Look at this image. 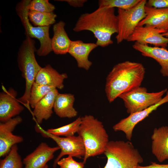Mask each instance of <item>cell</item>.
Here are the masks:
<instances>
[{"mask_svg": "<svg viewBox=\"0 0 168 168\" xmlns=\"http://www.w3.org/2000/svg\"><path fill=\"white\" fill-rule=\"evenodd\" d=\"M115 8L98 7L91 13L81 15L73 28L75 32H91L98 46L104 47L113 44L112 35L118 32V20Z\"/></svg>", "mask_w": 168, "mask_h": 168, "instance_id": "cell-1", "label": "cell"}, {"mask_svg": "<svg viewBox=\"0 0 168 168\" xmlns=\"http://www.w3.org/2000/svg\"><path fill=\"white\" fill-rule=\"evenodd\" d=\"M145 73V68L140 63L126 61L115 65L106 78L105 90L109 102L141 86Z\"/></svg>", "mask_w": 168, "mask_h": 168, "instance_id": "cell-2", "label": "cell"}, {"mask_svg": "<svg viewBox=\"0 0 168 168\" xmlns=\"http://www.w3.org/2000/svg\"><path fill=\"white\" fill-rule=\"evenodd\" d=\"M82 138L86 150L83 162L91 157L104 154L109 142V136L101 122L91 115L81 117L77 133Z\"/></svg>", "mask_w": 168, "mask_h": 168, "instance_id": "cell-3", "label": "cell"}, {"mask_svg": "<svg viewBox=\"0 0 168 168\" xmlns=\"http://www.w3.org/2000/svg\"><path fill=\"white\" fill-rule=\"evenodd\" d=\"M22 42L18 53L17 63L19 69L26 82L25 89L19 102L28 106L31 87L36 76L42 67L37 62L35 56L36 50L35 41L27 35Z\"/></svg>", "mask_w": 168, "mask_h": 168, "instance_id": "cell-4", "label": "cell"}, {"mask_svg": "<svg viewBox=\"0 0 168 168\" xmlns=\"http://www.w3.org/2000/svg\"><path fill=\"white\" fill-rule=\"evenodd\" d=\"M104 154L107 162L103 168H137L143 159L130 141H109Z\"/></svg>", "mask_w": 168, "mask_h": 168, "instance_id": "cell-5", "label": "cell"}, {"mask_svg": "<svg viewBox=\"0 0 168 168\" xmlns=\"http://www.w3.org/2000/svg\"><path fill=\"white\" fill-rule=\"evenodd\" d=\"M29 1L24 0L19 2L16 6V11L25 29L26 35L32 38L37 39L40 42V46L36 50L37 54L39 56H45L52 51L51 39L49 35V26H35L32 25L28 18V10L27 7Z\"/></svg>", "mask_w": 168, "mask_h": 168, "instance_id": "cell-6", "label": "cell"}, {"mask_svg": "<svg viewBox=\"0 0 168 168\" xmlns=\"http://www.w3.org/2000/svg\"><path fill=\"white\" fill-rule=\"evenodd\" d=\"M167 89L161 91L148 92L147 88L139 86L119 96L123 101L127 111L131 114L146 109L160 101Z\"/></svg>", "mask_w": 168, "mask_h": 168, "instance_id": "cell-7", "label": "cell"}, {"mask_svg": "<svg viewBox=\"0 0 168 168\" xmlns=\"http://www.w3.org/2000/svg\"><path fill=\"white\" fill-rule=\"evenodd\" d=\"M147 2L141 0L135 7L128 10L118 8V32L115 37L117 44L127 40L139 22L145 17Z\"/></svg>", "mask_w": 168, "mask_h": 168, "instance_id": "cell-8", "label": "cell"}, {"mask_svg": "<svg viewBox=\"0 0 168 168\" xmlns=\"http://www.w3.org/2000/svg\"><path fill=\"white\" fill-rule=\"evenodd\" d=\"M35 129L43 137L52 139L60 148V152L53 163L54 168L56 167L58 161L65 155L78 158L84 157L86 154L85 147L83 140L79 135L64 137L55 136L47 132L38 124L36 125Z\"/></svg>", "mask_w": 168, "mask_h": 168, "instance_id": "cell-9", "label": "cell"}, {"mask_svg": "<svg viewBox=\"0 0 168 168\" xmlns=\"http://www.w3.org/2000/svg\"><path fill=\"white\" fill-rule=\"evenodd\" d=\"M165 32L152 26H137L132 34L126 40L143 45L152 44L155 47L166 48L168 44V38L161 34Z\"/></svg>", "mask_w": 168, "mask_h": 168, "instance_id": "cell-10", "label": "cell"}, {"mask_svg": "<svg viewBox=\"0 0 168 168\" xmlns=\"http://www.w3.org/2000/svg\"><path fill=\"white\" fill-rule=\"evenodd\" d=\"M167 102H168V91L166 92L165 96L158 103L144 110L130 114L127 117L121 119L113 126L114 130L115 132H123L125 134L127 139L129 141H131L135 126L160 106Z\"/></svg>", "mask_w": 168, "mask_h": 168, "instance_id": "cell-11", "label": "cell"}, {"mask_svg": "<svg viewBox=\"0 0 168 168\" xmlns=\"http://www.w3.org/2000/svg\"><path fill=\"white\" fill-rule=\"evenodd\" d=\"M22 121V118L17 116L5 122L0 123V157L6 156L13 146L23 141L24 139L22 137L12 133L16 127Z\"/></svg>", "mask_w": 168, "mask_h": 168, "instance_id": "cell-12", "label": "cell"}, {"mask_svg": "<svg viewBox=\"0 0 168 168\" xmlns=\"http://www.w3.org/2000/svg\"><path fill=\"white\" fill-rule=\"evenodd\" d=\"M3 86V91L0 94V121L5 122L17 116L24 110L16 98L17 92L11 88L7 90Z\"/></svg>", "mask_w": 168, "mask_h": 168, "instance_id": "cell-13", "label": "cell"}, {"mask_svg": "<svg viewBox=\"0 0 168 168\" xmlns=\"http://www.w3.org/2000/svg\"><path fill=\"white\" fill-rule=\"evenodd\" d=\"M60 149L58 146L51 147L45 142H41L23 159L24 168H44L47 163L53 158L54 153Z\"/></svg>", "mask_w": 168, "mask_h": 168, "instance_id": "cell-14", "label": "cell"}, {"mask_svg": "<svg viewBox=\"0 0 168 168\" xmlns=\"http://www.w3.org/2000/svg\"><path fill=\"white\" fill-rule=\"evenodd\" d=\"M133 47L144 57L155 60L161 66L160 72L164 77H168V50L166 48L151 47L135 42Z\"/></svg>", "mask_w": 168, "mask_h": 168, "instance_id": "cell-15", "label": "cell"}, {"mask_svg": "<svg viewBox=\"0 0 168 168\" xmlns=\"http://www.w3.org/2000/svg\"><path fill=\"white\" fill-rule=\"evenodd\" d=\"M145 9L146 16L138 26H152L165 33L168 31V7L156 8L146 5Z\"/></svg>", "mask_w": 168, "mask_h": 168, "instance_id": "cell-16", "label": "cell"}, {"mask_svg": "<svg viewBox=\"0 0 168 168\" xmlns=\"http://www.w3.org/2000/svg\"><path fill=\"white\" fill-rule=\"evenodd\" d=\"M97 46L93 43H86L81 40L72 41L68 53L75 59L79 68L87 70L92 64L88 59L89 54Z\"/></svg>", "mask_w": 168, "mask_h": 168, "instance_id": "cell-17", "label": "cell"}, {"mask_svg": "<svg viewBox=\"0 0 168 168\" xmlns=\"http://www.w3.org/2000/svg\"><path fill=\"white\" fill-rule=\"evenodd\" d=\"M152 152L161 162L168 159V126L155 128L151 136Z\"/></svg>", "mask_w": 168, "mask_h": 168, "instance_id": "cell-18", "label": "cell"}, {"mask_svg": "<svg viewBox=\"0 0 168 168\" xmlns=\"http://www.w3.org/2000/svg\"><path fill=\"white\" fill-rule=\"evenodd\" d=\"M67 77L66 73L60 74L50 65L48 64L41 68L36 76L35 82L39 84L61 90L63 88V81Z\"/></svg>", "mask_w": 168, "mask_h": 168, "instance_id": "cell-19", "label": "cell"}, {"mask_svg": "<svg viewBox=\"0 0 168 168\" xmlns=\"http://www.w3.org/2000/svg\"><path fill=\"white\" fill-rule=\"evenodd\" d=\"M58 93L57 89H54L36 105L32 114L37 124H41L43 120H47L52 116L55 101Z\"/></svg>", "mask_w": 168, "mask_h": 168, "instance_id": "cell-20", "label": "cell"}, {"mask_svg": "<svg viewBox=\"0 0 168 168\" xmlns=\"http://www.w3.org/2000/svg\"><path fill=\"white\" fill-rule=\"evenodd\" d=\"M65 24L60 21L53 27L54 35L51 39L52 51L57 54H64L68 53L72 41L66 32Z\"/></svg>", "mask_w": 168, "mask_h": 168, "instance_id": "cell-21", "label": "cell"}, {"mask_svg": "<svg viewBox=\"0 0 168 168\" xmlns=\"http://www.w3.org/2000/svg\"><path fill=\"white\" fill-rule=\"evenodd\" d=\"M75 97L70 93H59L54 103V110L60 118H72L77 115V112L73 107Z\"/></svg>", "mask_w": 168, "mask_h": 168, "instance_id": "cell-22", "label": "cell"}, {"mask_svg": "<svg viewBox=\"0 0 168 168\" xmlns=\"http://www.w3.org/2000/svg\"><path fill=\"white\" fill-rule=\"evenodd\" d=\"M29 21L35 26H48L54 23L57 15L53 12H41L28 11Z\"/></svg>", "mask_w": 168, "mask_h": 168, "instance_id": "cell-23", "label": "cell"}, {"mask_svg": "<svg viewBox=\"0 0 168 168\" xmlns=\"http://www.w3.org/2000/svg\"><path fill=\"white\" fill-rule=\"evenodd\" d=\"M17 145L13 146L5 158L0 160V168H22L23 161Z\"/></svg>", "mask_w": 168, "mask_h": 168, "instance_id": "cell-24", "label": "cell"}, {"mask_svg": "<svg viewBox=\"0 0 168 168\" xmlns=\"http://www.w3.org/2000/svg\"><path fill=\"white\" fill-rule=\"evenodd\" d=\"M54 87L37 84L35 82L31 88L29 101V105L34 108L37 104L46 96Z\"/></svg>", "mask_w": 168, "mask_h": 168, "instance_id": "cell-25", "label": "cell"}, {"mask_svg": "<svg viewBox=\"0 0 168 168\" xmlns=\"http://www.w3.org/2000/svg\"><path fill=\"white\" fill-rule=\"evenodd\" d=\"M81 123V117H79L72 122L64 126L55 128L49 129L47 132L55 136L65 137L71 136L77 133Z\"/></svg>", "mask_w": 168, "mask_h": 168, "instance_id": "cell-26", "label": "cell"}, {"mask_svg": "<svg viewBox=\"0 0 168 168\" xmlns=\"http://www.w3.org/2000/svg\"><path fill=\"white\" fill-rule=\"evenodd\" d=\"M141 0H100L98 7H117L125 10L130 9L136 6Z\"/></svg>", "mask_w": 168, "mask_h": 168, "instance_id": "cell-27", "label": "cell"}, {"mask_svg": "<svg viewBox=\"0 0 168 168\" xmlns=\"http://www.w3.org/2000/svg\"><path fill=\"white\" fill-rule=\"evenodd\" d=\"M27 7L28 11L41 12H52L55 9V6L48 0H30Z\"/></svg>", "mask_w": 168, "mask_h": 168, "instance_id": "cell-28", "label": "cell"}, {"mask_svg": "<svg viewBox=\"0 0 168 168\" xmlns=\"http://www.w3.org/2000/svg\"><path fill=\"white\" fill-rule=\"evenodd\" d=\"M84 163L75 160L71 156L61 158L57 163L60 168H83Z\"/></svg>", "mask_w": 168, "mask_h": 168, "instance_id": "cell-29", "label": "cell"}, {"mask_svg": "<svg viewBox=\"0 0 168 168\" xmlns=\"http://www.w3.org/2000/svg\"><path fill=\"white\" fill-rule=\"evenodd\" d=\"M146 5L156 8H168V0H149Z\"/></svg>", "mask_w": 168, "mask_h": 168, "instance_id": "cell-30", "label": "cell"}, {"mask_svg": "<svg viewBox=\"0 0 168 168\" xmlns=\"http://www.w3.org/2000/svg\"><path fill=\"white\" fill-rule=\"evenodd\" d=\"M58 1L66 2L70 5L75 7H83L84 4L87 1L86 0H66Z\"/></svg>", "mask_w": 168, "mask_h": 168, "instance_id": "cell-31", "label": "cell"}, {"mask_svg": "<svg viewBox=\"0 0 168 168\" xmlns=\"http://www.w3.org/2000/svg\"><path fill=\"white\" fill-rule=\"evenodd\" d=\"M137 168H168V164H160L155 162H151V164L147 166H141L138 165Z\"/></svg>", "mask_w": 168, "mask_h": 168, "instance_id": "cell-32", "label": "cell"}, {"mask_svg": "<svg viewBox=\"0 0 168 168\" xmlns=\"http://www.w3.org/2000/svg\"><path fill=\"white\" fill-rule=\"evenodd\" d=\"M161 34L163 36L166 38H168V31L165 33Z\"/></svg>", "mask_w": 168, "mask_h": 168, "instance_id": "cell-33", "label": "cell"}, {"mask_svg": "<svg viewBox=\"0 0 168 168\" xmlns=\"http://www.w3.org/2000/svg\"><path fill=\"white\" fill-rule=\"evenodd\" d=\"M49 168L48 166V165H46L44 168Z\"/></svg>", "mask_w": 168, "mask_h": 168, "instance_id": "cell-34", "label": "cell"}]
</instances>
